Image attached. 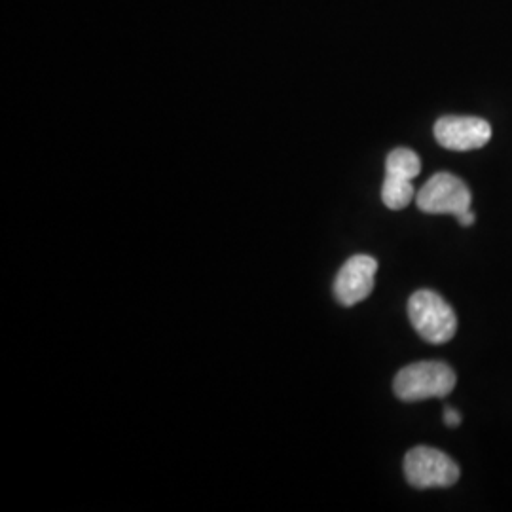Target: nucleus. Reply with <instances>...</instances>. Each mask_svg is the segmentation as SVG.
<instances>
[{"mask_svg": "<svg viewBox=\"0 0 512 512\" xmlns=\"http://www.w3.org/2000/svg\"><path fill=\"white\" fill-rule=\"evenodd\" d=\"M456 387V372L439 361H421L404 366L393 382L395 395L404 403L444 399Z\"/></svg>", "mask_w": 512, "mask_h": 512, "instance_id": "obj_1", "label": "nucleus"}, {"mask_svg": "<svg viewBox=\"0 0 512 512\" xmlns=\"http://www.w3.org/2000/svg\"><path fill=\"white\" fill-rule=\"evenodd\" d=\"M412 327L429 344H446L456 336L458 317L452 306L435 291H416L408 300Z\"/></svg>", "mask_w": 512, "mask_h": 512, "instance_id": "obj_2", "label": "nucleus"}, {"mask_svg": "<svg viewBox=\"0 0 512 512\" xmlns=\"http://www.w3.org/2000/svg\"><path fill=\"white\" fill-rule=\"evenodd\" d=\"M404 475L408 484L418 490L450 488L459 480V467L437 448L416 446L404 458Z\"/></svg>", "mask_w": 512, "mask_h": 512, "instance_id": "obj_3", "label": "nucleus"}, {"mask_svg": "<svg viewBox=\"0 0 512 512\" xmlns=\"http://www.w3.org/2000/svg\"><path fill=\"white\" fill-rule=\"evenodd\" d=\"M416 203L427 215H454L471 209V190L452 173H437L423 184Z\"/></svg>", "mask_w": 512, "mask_h": 512, "instance_id": "obj_4", "label": "nucleus"}, {"mask_svg": "<svg viewBox=\"0 0 512 512\" xmlns=\"http://www.w3.org/2000/svg\"><path fill=\"white\" fill-rule=\"evenodd\" d=\"M435 139L440 147L469 152L488 145L492 128L486 120L475 116H442L435 124Z\"/></svg>", "mask_w": 512, "mask_h": 512, "instance_id": "obj_5", "label": "nucleus"}, {"mask_svg": "<svg viewBox=\"0 0 512 512\" xmlns=\"http://www.w3.org/2000/svg\"><path fill=\"white\" fill-rule=\"evenodd\" d=\"M376 272H378L376 258L368 255L351 256L334 279L336 300L346 308L363 302L374 289Z\"/></svg>", "mask_w": 512, "mask_h": 512, "instance_id": "obj_6", "label": "nucleus"}, {"mask_svg": "<svg viewBox=\"0 0 512 512\" xmlns=\"http://www.w3.org/2000/svg\"><path fill=\"white\" fill-rule=\"evenodd\" d=\"M421 171L420 156L410 148H395L385 160V175L414 181Z\"/></svg>", "mask_w": 512, "mask_h": 512, "instance_id": "obj_7", "label": "nucleus"}, {"mask_svg": "<svg viewBox=\"0 0 512 512\" xmlns=\"http://www.w3.org/2000/svg\"><path fill=\"white\" fill-rule=\"evenodd\" d=\"M414 196H416V192H414L412 181L385 175L384 186H382V202L385 207H389L393 211H401L410 205Z\"/></svg>", "mask_w": 512, "mask_h": 512, "instance_id": "obj_8", "label": "nucleus"}, {"mask_svg": "<svg viewBox=\"0 0 512 512\" xmlns=\"http://www.w3.org/2000/svg\"><path fill=\"white\" fill-rule=\"evenodd\" d=\"M461 414H459L456 408H444V423L448 425V427H459L461 425Z\"/></svg>", "mask_w": 512, "mask_h": 512, "instance_id": "obj_9", "label": "nucleus"}, {"mask_svg": "<svg viewBox=\"0 0 512 512\" xmlns=\"http://www.w3.org/2000/svg\"><path fill=\"white\" fill-rule=\"evenodd\" d=\"M456 219H458V222L459 224H461V226L469 228V226H473V224H475L476 217L475 213H473V211L469 209V211H465V213H461V215H458Z\"/></svg>", "mask_w": 512, "mask_h": 512, "instance_id": "obj_10", "label": "nucleus"}]
</instances>
